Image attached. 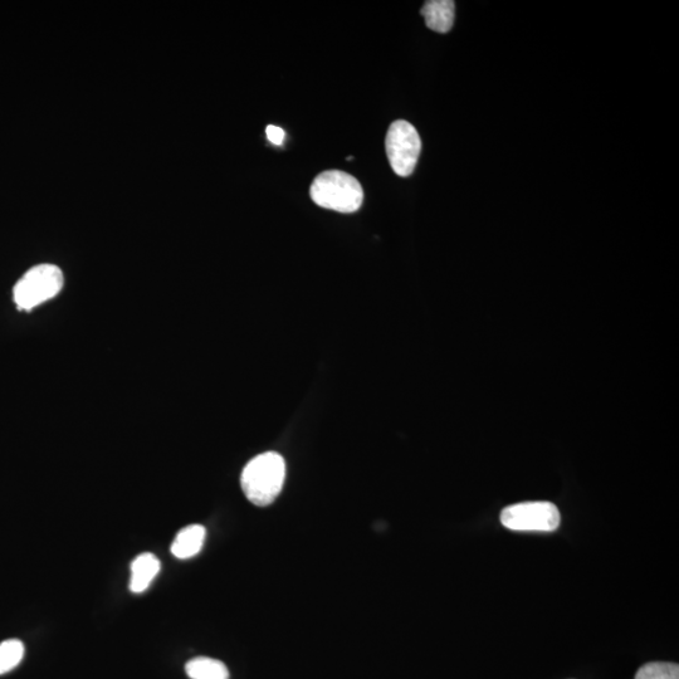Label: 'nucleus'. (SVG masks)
<instances>
[{
  "label": "nucleus",
  "instance_id": "obj_1",
  "mask_svg": "<svg viewBox=\"0 0 679 679\" xmlns=\"http://www.w3.org/2000/svg\"><path fill=\"white\" fill-rule=\"evenodd\" d=\"M286 478L285 459L276 452L254 457L244 467L241 485L244 495L253 505L265 507L276 500Z\"/></svg>",
  "mask_w": 679,
  "mask_h": 679
},
{
  "label": "nucleus",
  "instance_id": "obj_2",
  "mask_svg": "<svg viewBox=\"0 0 679 679\" xmlns=\"http://www.w3.org/2000/svg\"><path fill=\"white\" fill-rule=\"evenodd\" d=\"M310 197L321 208L340 213H355L364 200L363 187L358 179L340 170L317 175L311 184Z\"/></svg>",
  "mask_w": 679,
  "mask_h": 679
},
{
  "label": "nucleus",
  "instance_id": "obj_3",
  "mask_svg": "<svg viewBox=\"0 0 679 679\" xmlns=\"http://www.w3.org/2000/svg\"><path fill=\"white\" fill-rule=\"evenodd\" d=\"M65 278L55 265L31 268L13 290V299L19 310L31 311L45 304L61 292Z\"/></svg>",
  "mask_w": 679,
  "mask_h": 679
},
{
  "label": "nucleus",
  "instance_id": "obj_4",
  "mask_svg": "<svg viewBox=\"0 0 679 679\" xmlns=\"http://www.w3.org/2000/svg\"><path fill=\"white\" fill-rule=\"evenodd\" d=\"M385 148L395 174L403 178L413 174L422 151V140L412 124L404 120L393 122L388 130Z\"/></svg>",
  "mask_w": 679,
  "mask_h": 679
},
{
  "label": "nucleus",
  "instance_id": "obj_5",
  "mask_svg": "<svg viewBox=\"0 0 679 679\" xmlns=\"http://www.w3.org/2000/svg\"><path fill=\"white\" fill-rule=\"evenodd\" d=\"M559 508L546 501L522 502L503 508L501 524L508 530L551 532L558 529Z\"/></svg>",
  "mask_w": 679,
  "mask_h": 679
},
{
  "label": "nucleus",
  "instance_id": "obj_6",
  "mask_svg": "<svg viewBox=\"0 0 679 679\" xmlns=\"http://www.w3.org/2000/svg\"><path fill=\"white\" fill-rule=\"evenodd\" d=\"M160 571V561L154 554L144 553L131 564L130 590L135 594L148 590Z\"/></svg>",
  "mask_w": 679,
  "mask_h": 679
},
{
  "label": "nucleus",
  "instance_id": "obj_7",
  "mask_svg": "<svg viewBox=\"0 0 679 679\" xmlns=\"http://www.w3.org/2000/svg\"><path fill=\"white\" fill-rule=\"evenodd\" d=\"M207 530L202 525H190L178 532L172 544V554L180 560L194 558L204 545Z\"/></svg>",
  "mask_w": 679,
  "mask_h": 679
},
{
  "label": "nucleus",
  "instance_id": "obj_8",
  "mask_svg": "<svg viewBox=\"0 0 679 679\" xmlns=\"http://www.w3.org/2000/svg\"><path fill=\"white\" fill-rule=\"evenodd\" d=\"M456 4L452 0H431L424 4L422 16L427 27L434 32L447 33L454 23Z\"/></svg>",
  "mask_w": 679,
  "mask_h": 679
},
{
  "label": "nucleus",
  "instance_id": "obj_9",
  "mask_svg": "<svg viewBox=\"0 0 679 679\" xmlns=\"http://www.w3.org/2000/svg\"><path fill=\"white\" fill-rule=\"evenodd\" d=\"M190 679H229V671L218 659L197 657L185 664Z\"/></svg>",
  "mask_w": 679,
  "mask_h": 679
},
{
  "label": "nucleus",
  "instance_id": "obj_10",
  "mask_svg": "<svg viewBox=\"0 0 679 679\" xmlns=\"http://www.w3.org/2000/svg\"><path fill=\"white\" fill-rule=\"evenodd\" d=\"M24 657V644L18 639L0 643V674H6L19 666Z\"/></svg>",
  "mask_w": 679,
  "mask_h": 679
},
{
  "label": "nucleus",
  "instance_id": "obj_11",
  "mask_svg": "<svg viewBox=\"0 0 679 679\" xmlns=\"http://www.w3.org/2000/svg\"><path fill=\"white\" fill-rule=\"evenodd\" d=\"M635 679H679V666L664 662L644 664Z\"/></svg>",
  "mask_w": 679,
  "mask_h": 679
},
{
  "label": "nucleus",
  "instance_id": "obj_12",
  "mask_svg": "<svg viewBox=\"0 0 679 679\" xmlns=\"http://www.w3.org/2000/svg\"><path fill=\"white\" fill-rule=\"evenodd\" d=\"M267 139L271 141L273 145L281 146L283 140H285V131L281 127L275 125H268L266 129Z\"/></svg>",
  "mask_w": 679,
  "mask_h": 679
}]
</instances>
